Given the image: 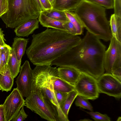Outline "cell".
<instances>
[{
  "instance_id": "obj_10",
  "label": "cell",
  "mask_w": 121,
  "mask_h": 121,
  "mask_svg": "<svg viewBox=\"0 0 121 121\" xmlns=\"http://www.w3.org/2000/svg\"><path fill=\"white\" fill-rule=\"evenodd\" d=\"M25 103L23 96L17 88H14L3 104L6 121H10L16 115Z\"/></svg>"
},
{
  "instance_id": "obj_15",
  "label": "cell",
  "mask_w": 121,
  "mask_h": 121,
  "mask_svg": "<svg viewBox=\"0 0 121 121\" xmlns=\"http://www.w3.org/2000/svg\"><path fill=\"white\" fill-rule=\"evenodd\" d=\"M14 78L8 64L4 67L3 72L0 73V90L7 92L10 91Z\"/></svg>"
},
{
  "instance_id": "obj_38",
  "label": "cell",
  "mask_w": 121,
  "mask_h": 121,
  "mask_svg": "<svg viewBox=\"0 0 121 121\" xmlns=\"http://www.w3.org/2000/svg\"><path fill=\"white\" fill-rule=\"evenodd\" d=\"M48 0L53 7L55 4V0Z\"/></svg>"
},
{
  "instance_id": "obj_2",
  "label": "cell",
  "mask_w": 121,
  "mask_h": 121,
  "mask_svg": "<svg viewBox=\"0 0 121 121\" xmlns=\"http://www.w3.org/2000/svg\"><path fill=\"white\" fill-rule=\"evenodd\" d=\"M26 54L34 65H51L52 62L78 44L81 39L65 30L53 28L32 36Z\"/></svg>"
},
{
  "instance_id": "obj_27",
  "label": "cell",
  "mask_w": 121,
  "mask_h": 121,
  "mask_svg": "<svg viewBox=\"0 0 121 121\" xmlns=\"http://www.w3.org/2000/svg\"><path fill=\"white\" fill-rule=\"evenodd\" d=\"M104 8L105 9H111L113 8V0H87Z\"/></svg>"
},
{
  "instance_id": "obj_17",
  "label": "cell",
  "mask_w": 121,
  "mask_h": 121,
  "mask_svg": "<svg viewBox=\"0 0 121 121\" xmlns=\"http://www.w3.org/2000/svg\"><path fill=\"white\" fill-rule=\"evenodd\" d=\"M38 18L40 24L43 27L66 31L64 24L67 21H59L52 18L42 12L40 13Z\"/></svg>"
},
{
  "instance_id": "obj_24",
  "label": "cell",
  "mask_w": 121,
  "mask_h": 121,
  "mask_svg": "<svg viewBox=\"0 0 121 121\" xmlns=\"http://www.w3.org/2000/svg\"><path fill=\"white\" fill-rule=\"evenodd\" d=\"M0 48L1 59L3 66L4 67L8 64L12 48L7 44Z\"/></svg>"
},
{
  "instance_id": "obj_16",
  "label": "cell",
  "mask_w": 121,
  "mask_h": 121,
  "mask_svg": "<svg viewBox=\"0 0 121 121\" xmlns=\"http://www.w3.org/2000/svg\"><path fill=\"white\" fill-rule=\"evenodd\" d=\"M83 0H55L53 8L64 12L74 11Z\"/></svg>"
},
{
  "instance_id": "obj_6",
  "label": "cell",
  "mask_w": 121,
  "mask_h": 121,
  "mask_svg": "<svg viewBox=\"0 0 121 121\" xmlns=\"http://www.w3.org/2000/svg\"><path fill=\"white\" fill-rule=\"evenodd\" d=\"M25 102L27 108L42 118L49 121H59L54 108L39 91H32Z\"/></svg>"
},
{
  "instance_id": "obj_39",
  "label": "cell",
  "mask_w": 121,
  "mask_h": 121,
  "mask_svg": "<svg viewBox=\"0 0 121 121\" xmlns=\"http://www.w3.org/2000/svg\"><path fill=\"white\" fill-rule=\"evenodd\" d=\"M80 121H92L91 120L89 119H85L82 120H79Z\"/></svg>"
},
{
  "instance_id": "obj_25",
  "label": "cell",
  "mask_w": 121,
  "mask_h": 121,
  "mask_svg": "<svg viewBox=\"0 0 121 121\" xmlns=\"http://www.w3.org/2000/svg\"><path fill=\"white\" fill-rule=\"evenodd\" d=\"M76 98L75 104L76 106L86 109L91 111H93V107L88 99L78 95Z\"/></svg>"
},
{
  "instance_id": "obj_19",
  "label": "cell",
  "mask_w": 121,
  "mask_h": 121,
  "mask_svg": "<svg viewBox=\"0 0 121 121\" xmlns=\"http://www.w3.org/2000/svg\"><path fill=\"white\" fill-rule=\"evenodd\" d=\"M109 21L112 36L121 42V17L113 14Z\"/></svg>"
},
{
  "instance_id": "obj_36",
  "label": "cell",
  "mask_w": 121,
  "mask_h": 121,
  "mask_svg": "<svg viewBox=\"0 0 121 121\" xmlns=\"http://www.w3.org/2000/svg\"><path fill=\"white\" fill-rule=\"evenodd\" d=\"M0 47V73H1L3 72L4 67L3 66L1 59Z\"/></svg>"
},
{
  "instance_id": "obj_26",
  "label": "cell",
  "mask_w": 121,
  "mask_h": 121,
  "mask_svg": "<svg viewBox=\"0 0 121 121\" xmlns=\"http://www.w3.org/2000/svg\"><path fill=\"white\" fill-rule=\"evenodd\" d=\"M95 121H110V118L106 114H102L98 112H86Z\"/></svg>"
},
{
  "instance_id": "obj_4",
  "label": "cell",
  "mask_w": 121,
  "mask_h": 121,
  "mask_svg": "<svg viewBox=\"0 0 121 121\" xmlns=\"http://www.w3.org/2000/svg\"><path fill=\"white\" fill-rule=\"evenodd\" d=\"M55 68L50 65H36L32 70V91H39L41 93L54 108L59 121H69L57 102L51 81Z\"/></svg>"
},
{
  "instance_id": "obj_5",
  "label": "cell",
  "mask_w": 121,
  "mask_h": 121,
  "mask_svg": "<svg viewBox=\"0 0 121 121\" xmlns=\"http://www.w3.org/2000/svg\"><path fill=\"white\" fill-rule=\"evenodd\" d=\"M8 10L0 17L6 27L13 28L29 19H37L41 11L35 0H8Z\"/></svg>"
},
{
  "instance_id": "obj_21",
  "label": "cell",
  "mask_w": 121,
  "mask_h": 121,
  "mask_svg": "<svg viewBox=\"0 0 121 121\" xmlns=\"http://www.w3.org/2000/svg\"><path fill=\"white\" fill-rule=\"evenodd\" d=\"M69 20L73 25L76 30V35L82 34L83 32V26L78 17L73 12H65Z\"/></svg>"
},
{
  "instance_id": "obj_8",
  "label": "cell",
  "mask_w": 121,
  "mask_h": 121,
  "mask_svg": "<svg viewBox=\"0 0 121 121\" xmlns=\"http://www.w3.org/2000/svg\"><path fill=\"white\" fill-rule=\"evenodd\" d=\"M74 86L78 95L86 99L94 100L99 97L97 79L87 74L81 72Z\"/></svg>"
},
{
  "instance_id": "obj_13",
  "label": "cell",
  "mask_w": 121,
  "mask_h": 121,
  "mask_svg": "<svg viewBox=\"0 0 121 121\" xmlns=\"http://www.w3.org/2000/svg\"><path fill=\"white\" fill-rule=\"evenodd\" d=\"M39 22L37 19H29L15 28L14 31L18 37H27L39 28Z\"/></svg>"
},
{
  "instance_id": "obj_18",
  "label": "cell",
  "mask_w": 121,
  "mask_h": 121,
  "mask_svg": "<svg viewBox=\"0 0 121 121\" xmlns=\"http://www.w3.org/2000/svg\"><path fill=\"white\" fill-rule=\"evenodd\" d=\"M29 39L16 37L14 38L12 46L17 60L21 62V59L24 54Z\"/></svg>"
},
{
  "instance_id": "obj_40",
  "label": "cell",
  "mask_w": 121,
  "mask_h": 121,
  "mask_svg": "<svg viewBox=\"0 0 121 121\" xmlns=\"http://www.w3.org/2000/svg\"><path fill=\"white\" fill-rule=\"evenodd\" d=\"M117 121H121V117H119L118 118L117 120Z\"/></svg>"
},
{
  "instance_id": "obj_1",
  "label": "cell",
  "mask_w": 121,
  "mask_h": 121,
  "mask_svg": "<svg viewBox=\"0 0 121 121\" xmlns=\"http://www.w3.org/2000/svg\"><path fill=\"white\" fill-rule=\"evenodd\" d=\"M105 51L100 39L87 31L78 44L53 61L51 65L73 67L97 79L105 71Z\"/></svg>"
},
{
  "instance_id": "obj_7",
  "label": "cell",
  "mask_w": 121,
  "mask_h": 121,
  "mask_svg": "<svg viewBox=\"0 0 121 121\" xmlns=\"http://www.w3.org/2000/svg\"><path fill=\"white\" fill-rule=\"evenodd\" d=\"M105 52L104 67L106 73H111L121 81V42L112 36Z\"/></svg>"
},
{
  "instance_id": "obj_29",
  "label": "cell",
  "mask_w": 121,
  "mask_h": 121,
  "mask_svg": "<svg viewBox=\"0 0 121 121\" xmlns=\"http://www.w3.org/2000/svg\"><path fill=\"white\" fill-rule=\"evenodd\" d=\"M27 115L25 112L23 106L16 115L11 120V121H23L27 117Z\"/></svg>"
},
{
  "instance_id": "obj_11",
  "label": "cell",
  "mask_w": 121,
  "mask_h": 121,
  "mask_svg": "<svg viewBox=\"0 0 121 121\" xmlns=\"http://www.w3.org/2000/svg\"><path fill=\"white\" fill-rule=\"evenodd\" d=\"M32 70L29 61H25L20 66V73L16 82L17 88L23 97H27L32 91Z\"/></svg>"
},
{
  "instance_id": "obj_23",
  "label": "cell",
  "mask_w": 121,
  "mask_h": 121,
  "mask_svg": "<svg viewBox=\"0 0 121 121\" xmlns=\"http://www.w3.org/2000/svg\"><path fill=\"white\" fill-rule=\"evenodd\" d=\"M78 95L77 93L75 90L68 93L63 105L61 108L63 112L67 118L70 107Z\"/></svg>"
},
{
  "instance_id": "obj_22",
  "label": "cell",
  "mask_w": 121,
  "mask_h": 121,
  "mask_svg": "<svg viewBox=\"0 0 121 121\" xmlns=\"http://www.w3.org/2000/svg\"><path fill=\"white\" fill-rule=\"evenodd\" d=\"M41 12L48 17L56 20L65 22L69 20L65 12L57 10L53 8L43 10Z\"/></svg>"
},
{
  "instance_id": "obj_37",
  "label": "cell",
  "mask_w": 121,
  "mask_h": 121,
  "mask_svg": "<svg viewBox=\"0 0 121 121\" xmlns=\"http://www.w3.org/2000/svg\"><path fill=\"white\" fill-rule=\"evenodd\" d=\"M39 7L41 10V12L44 10L42 5L39 0H35Z\"/></svg>"
},
{
  "instance_id": "obj_28",
  "label": "cell",
  "mask_w": 121,
  "mask_h": 121,
  "mask_svg": "<svg viewBox=\"0 0 121 121\" xmlns=\"http://www.w3.org/2000/svg\"><path fill=\"white\" fill-rule=\"evenodd\" d=\"M54 93L57 102L61 108L65 101L68 93L54 90Z\"/></svg>"
},
{
  "instance_id": "obj_34",
  "label": "cell",
  "mask_w": 121,
  "mask_h": 121,
  "mask_svg": "<svg viewBox=\"0 0 121 121\" xmlns=\"http://www.w3.org/2000/svg\"><path fill=\"white\" fill-rule=\"evenodd\" d=\"M3 31L0 27V47H2L6 45V44L4 42L6 41L4 37Z\"/></svg>"
},
{
  "instance_id": "obj_20",
  "label": "cell",
  "mask_w": 121,
  "mask_h": 121,
  "mask_svg": "<svg viewBox=\"0 0 121 121\" xmlns=\"http://www.w3.org/2000/svg\"><path fill=\"white\" fill-rule=\"evenodd\" d=\"M21 62L17 60L14 50L12 48L8 65L14 78L20 72Z\"/></svg>"
},
{
  "instance_id": "obj_32",
  "label": "cell",
  "mask_w": 121,
  "mask_h": 121,
  "mask_svg": "<svg viewBox=\"0 0 121 121\" xmlns=\"http://www.w3.org/2000/svg\"><path fill=\"white\" fill-rule=\"evenodd\" d=\"M64 26L67 31L72 34L76 35V29L73 24L69 20L64 24Z\"/></svg>"
},
{
  "instance_id": "obj_33",
  "label": "cell",
  "mask_w": 121,
  "mask_h": 121,
  "mask_svg": "<svg viewBox=\"0 0 121 121\" xmlns=\"http://www.w3.org/2000/svg\"><path fill=\"white\" fill-rule=\"evenodd\" d=\"M42 5L44 10L51 9L53 7L48 0H39Z\"/></svg>"
},
{
  "instance_id": "obj_35",
  "label": "cell",
  "mask_w": 121,
  "mask_h": 121,
  "mask_svg": "<svg viewBox=\"0 0 121 121\" xmlns=\"http://www.w3.org/2000/svg\"><path fill=\"white\" fill-rule=\"evenodd\" d=\"M0 121H6L4 111L2 104L0 105Z\"/></svg>"
},
{
  "instance_id": "obj_3",
  "label": "cell",
  "mask_w": 121,
  "mask_h": 121,
  "mask_svg": "<svg viewBox=\"0 0 121 121\" xmlns=\"http://www.w3.org/2000/svg\"><path fill=\"white\" fill-rule=\"evenodd\" d=\"M105 9L87 0H83L74 11L87 31L100 39L107 42L112 36Z\"/></svg>"
},
{
  "instance_id": "obj_14",
  "label": "cell",
  "mask_w": 121,
  "mask_h": 121,
  "mask_svg": "<svg viewBox=\"0 0 121 121\" xmlns=\"http://www.w3.org/2000/svg\"><path fill=\"white\" fill-rule=\"evenodd\" d=\"M51 81L54 91L68 93L75 90L74 86L59 77L56 67H55L51 77Z\"/></svg>"
},
{
  "instance_id": "obj_30",
  "label": "cell",
  "mask_w": 121,
  "mask_h": 121,
  "mask_svg": "<svg viewBox=\"0 0 121 121\" xmlns=\"http://www.w3.org/2000/svg\"><path fill=\"white\" fill-rule=\"evenodd\" d=\"M114 14L121 17V0H113Z\"/></svg>"
},
{
  "instance_id": "obj_31",
  "label": "cell",
  "mask_w": 121,
  "mask_h": 121,
  "mask_svg": "<svg viewBox=\"0 0 121 121\" xmlns=\"http://www.w3.org/2000/svg\"><path fill=\"white\" fill-rule=\"evenodd\" d=\"M8 10V0H0V17Z\"/></svg>"
},
{
  "instance_id": "obj_12",
  "label": "cell",
  "mask_w": 121,
  "mask_h": 121,
  "mask_svg": "<svg viewBox=\"0 0 121 121\" xmlns=\"http://www.w3.org/2000/svg\"><path fill=\"white\" fill-rule=\"evenodd\" d=\"M58 76L69 84L74 86L81 72L75 68L70 66H60L57 68Z\"/></svg>"
},
{
  "instance_id": "obj_9",
  "label": "cell",
  "mask_w": 121,
  "mask_h": 121,
  "mask_svg": "<svg viewBox=\"0 0 121 121\" xmlns=\"http://www.w3.org/2000/svg\"><path fill=\"white\" fill-rule=\"evenodd\" d=\"M99 93L119 99L121 97V81L111 73L103 74L97 79Z\"/></svg>"
}]
</instances>
